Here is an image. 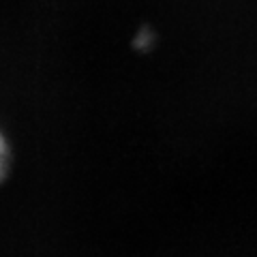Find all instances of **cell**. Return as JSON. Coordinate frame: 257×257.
Masks as SVG:
<instances>
[{
    "label": "cell",
    "instance_id": "1",
    "mask_svg": "<svg viewBox=\"0 0 257 257\" xmlns=\"http://www.w3.org/2000/svg\"><path fill=\"white\" fill-rule=\"evenodd\" d=\"M5 167H7V146H5V140L0 138V176L5 174Z\"/></svg>",
    "mask_w": 257,
    "mask_h": 257
}]
</instances>
